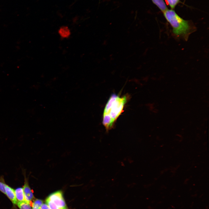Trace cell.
<instances>
[{
	"label": "cell",
	"mask_w": 209,
	"mask_h": 209,
	"mask_svg": "<svg viewBox=\"0 0 209 209\" xmlns=\"http://www.w3.org/2000/svg\"><path fill=\"white\" fill-rule=\"evenodd\" d=\"M43 203V201L41 199H35L33 203L32 209H40Z\"/></svg>",
	"instance_id": "obj_9"
},
{
	"label": "cell",
	"mask_w": 209,
	"mask_h": 209,
	"mask_svg": "<svg viewBox=\"0 0 209 209\" xmlns=\"http://www.w3.org/2000/svg\"><path fill=\"white\" fill-rule=\"evenodd\" d=\"M17 205L20 209H32L30 204L26 202H17Z\"/></svg>",
	"instance_id": "obj_10"
},
{
	"label": "cell",
	"mask_w": 209,
	"mask_h": 209,
	"mask_svg": "<svg viewBox=\"0 0 209 209\" xmlns=\"http://www.w3.org/2000/svg\"><path fill=\"white\" fill-rule=\"evenodd\" d=\"M6 184L5 183L4 179L2 176L0 178V191L4 194H6L5 186Z\"/></svg>",
	"instance_id": "obj_12"
},
{
	"label": "cell",
	"mask_w": 209,
	"mask_h": 209,
	"mask_svg": "<svg viewBox=\"0 0 209 209\" xmlns=\"http://www.w3.org/2000/svg\"><path fill=\"white\" fill-rule=\"evenodd\" d=\"M59 209H68V208H67V207H66L63 208H59Z\"/></svg>",
	"instance_id": "obj_15"
},
{
	"label": "cell",
	"mask_w": 209,
	"mask_h": 209,
	"mask_svg": "<svg viewBox=\"0 0 209 209\" xmlns=\"http://www.w3.org/2000/svg\"><path fill=\"white\" fill-rule=\"evenodd\" d=\"M163 14L171 26L174 35L177 37L188 39L189 35L194 30L189 22L180 17L173 9H167Z\"/></svg>",
	"instance_id": "obj_2"
},
{
	"label": "cell",
	"mask_w": 209,
	"mask_h": 209,
	"mask_svg": "<svg viewBox=\"0 0 209 209\" xmlns=\"http://www.w3.org/2000/svg\"><path fill=\"white\" fill-rule=\"evenodd\" d=\"M46 203L50 209H59L58 207L48 197L46 200Z\"/></svg>",
	"instance_id": "obj_11"
},
{
	"label": "cell",
	"mask_w": 209,
	"mask_h": 209,
	"mask_svg": "<svg viewBox=\"0 0 209 209\" xmlns=\"http://www.w3.org/2000/svg\"><path fill=\"white\" fill-rule=\"evenodd\" d=\"M48 197L59 208L67 207L63 193L61 190L55 191L50 194Z\"/></svg>",
	"instance_id": "obj_3"
},
{
	"label": "cell",
	"mask_w": 209,
	"mask_h": 209,
	"mask_svg": "<svg viewBox=\"0 0 209 209\" xmlns=\"http://www.w3.org/2000/svg\"><path fill=\"white\" fill-rule=\"evenodd\" d=\"M5 189V194L13 204H17V201L16 197L15 190L7 184L6 185Z\"/></svg>",
	"instance_id": "obj_5"
},
{
	"label": "cell",
	"mask_w": 209,
	"mask_h": 209,
	"mask_svg": "<svg viewBox=\"0 0 209 209\" xmlns=\"http://www.w3.org/2000/svg\"><path fill=\"white\" fill-rule=\"evenodd\" d=\"M23 172L24 178V184L23 189L25 199L26 201L30 204L34 197L29 185L28 178L26 176L25 172L23 171Z\"/></svg>",
	"instance_id": "obj_4"
},
{
	"label": "cell",
	"mask_w": 209,
	"mask_h": 209,
	"mask_svg": "<svg viewBox=\"0 0 209 209\" xmlns=\"http://www.w3.org/2000/svg\"><path fill=\"white\" fill-rule=\"evenodd\" d=\"M166 0L172 9H173L179 3L180 0Z\"/></svg>",
	"instance_id": "obj_13"
},
{
	"label": "cell",
	"mask_w": 209,
	"mask_h": 209,
	"mask_svg": "<svg viewBox=\"0 0 209 209\" xmlns=\"http://www.w3.org/2000/svg\"><path fill=\"white\" fill-rule=\"evenodd\" d=\"M16 198L17 202H26L23 188H18L15 190Z\"/></svg>",
	"instance_id": "obj_7"
},
{
	"label": "cell",
	"mask_w": 209,
	"mask_h": 209,
	"mask_svg": "<svg viewBox=\"0 0 209 209\" xmlns=\"http://www.w3.org/2000/svg\"><path fill=\"white\" fill-rule=\"evenodd\" d=\"M163 13L168 9L164 0H151Z\"/></svg>",
	"instance_id": "obj_8"
},
{
	"label": "cell",
	"mask_w": 209,
	"mask_h": 209,
	"mask_svg": "<svg viewBox=\"0 0 209 209\" xmlns=\"http://www.w3.org/2000/svg\"><path fill=\"white\" fill-rule=\"evenodd\" d=\"M40 209H50L46 203H43Z\"/></svg>",
	"instance_id": "obj_14"
},
{
	"label": "cell",
	"mask_w": 209,
	"mask_h": 209,
	"mask_svg": "<svg viewBox=\"0 0 209 209\" xmlns=\"http://www.w3.org/2000/svg\"><path fill=\"white\" fill-rule=\"evenodd\" d=\"M58 34L61 38L63 39H67L71 35V31L69 28L67 26H63L59 29Z\"/></svg>",
	"instance_id": "obj_6"
},
{
	"label": "cell",
	"mask_w": 209,
	"mask_h": 209,
	"mask_svg": "<svg viewBox=\"0 0 209 209\" xmlns=\"http://www.w3.org/2000/svg\"><path fill=\"white\" fill-rule=\"evenodd\" d=\"M127 100V97L126 96L120 97L114 94L111 96L103 113L102 124L107 131L112 128L114 122L123 112Z\"/></svg>",
	"instance_id": "obj_1"
}]
</instances>
